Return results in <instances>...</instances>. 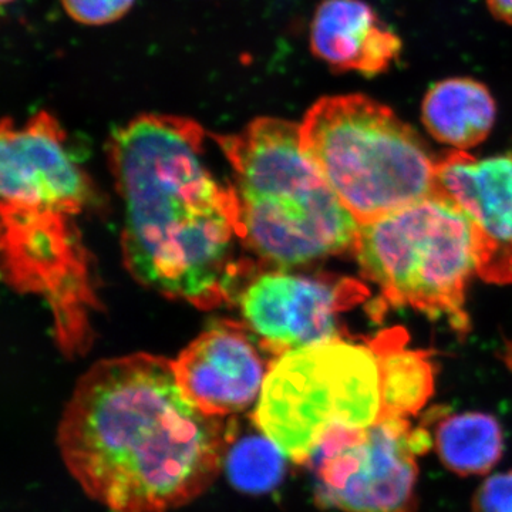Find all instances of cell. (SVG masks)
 <instances>
[{
  "mask_svg": "<svg viewBox=\"0 0 512 512\" xmlns=\"http://www.w3.org/2000/svg\"><path fill=\"white\" fill-rule=\"evenodd\" d=\"M229 419L188 399L164 357L101 360L84 373L57 433L84 493L113 512H167L204 494L224 466Z\"/></svg>",
  "mask_w": 512,
  "mask_h": 512,
  "instance_id": "obj_1",
  "label": "cell"
},
{
  "mask_svg": "<svg viewBox=\"0 0 512 512\" xmlns=\"http://www.w3.org/2000/svg\"><path fill=\"white\" fill-rule=\"evenodd\" d=\"M197 121L141 114L111 134L107 153L124 208L128 272L163 296L214 309L258 274L242 238L237 195L205 161Z\"/></svg>",
  "mask_w": 512,
  "mask_h": 512,
  "instance_id": "obj_2",
  "label": "cell"
},
{
  "mask_svg": "<svg viewBox=\"0 0 512 512\" xmlns=\"http://www.w3.org/2000/svg\"><path fill=\"white\" fill-rule=\"evenodd\" d=\"M0 175L3 278L45 303L64 355H84L101 309L80 227L89 181L55 116L40 111L20 127L3 120Z\"/></svg>",
  "mask_w": 512,
  "mask_h": 512,
  "instance_id": "obj_3",
  "label": "cell"
},
{
  "mask_svg": "<svg viewBox=\"0 0 512 512\" xmlns=\"http://www.w3.org/2000/svg\"><path fill=\"white\" fill-rule=\"evenodd\" d=\"M210 136L231 167L244 245L262 269L353 251L360 225L303 150L301 123L259 117Z\"/></svg>",
  "mask_w": 512,
  "mask_h": 512,
  "instance_id": "obj_4",
  "label": "cell"
},
{
  "mask_svg": "<svg viewBox=\"0 0 512 512\" xmlns=\"http://www.w3.org/2000/svg\"><path fill=\"white\" fill-rule=\"evenodd\" d=\"M301 141L359 225L440 195L439 158L412 126L365 94L316 101L303 117Z\"/></svg>",
  "mask_w": 512,
  "mask_h": 512,
  "instance_id": "obj_5",
  "label": "cell"
},
{
  "mask_svg": "<svg viewBox=\"0 0 512 512\" xmlns=\"http://www.w3.org/2000/svg\"><path fill=\"white\" fill-rule=\"evenodd\" d=\"M353 255L382 293L383 309L409 306L470 328L464 303L477 272L473 225L444 195L427 198L372 224L360 225Z\"/></svg>",
  "mask_w": 512,
  "mask_h": 512,
  "instance_id": "obj_6",
  "label": "cell"
},
{
  "mask_svg": "<svg viewBox=\"0 0 512 512\" xmlns=\"http://www.w3.org/2000/svg\"><path fill=\"white\" fill-rule=\"evenodd\" d=\"M380 416L375 350L338 338L278 357L252 419L293 463L305 466L330 427L367 429Z\"/></svg>",
  "mask_w": 512,
  "mask_h": 512,
  "instance_id": "obj_7",
  "label": "cell"
},
{
  "mask_svg": "<svg viewBox=\"0 0 512 512\" xmlns=\"http://www.w3.org/2000/svg\"><path fill=\"white\" fill-rule=\"evenodd\" d=\"M421 433L402 417H380L367 429L330 427L305 464L316 501L342 512H417L416 457L429 451Z\"/></svg>",
  "mask_w": 512,
  "mask_h": 512,
  "instance_id": "obj_8",
  "label": "cell"
},
{
  "mask_svg": "<svg viewBox=\"0 0 512 512\" xmlns=\"http://www.w3.org/2000/svg\"><path fill=\"white\" fill-rule=\"evenodd\" d=\"M365 286L329 274L262 269L238 296L245 325L275 359L292 350L343 338V312L365 301Z\"/></svg>",
  "mask_w": 512,
  "mask_h": 512,
  "instance_id": "obj_9",
  "label": "cell"
},
{
  "mask_svg": "<svg viewBox=\"0 0 512 512\" xmlns=\"http://www.w3.org/2000/svg\"><path fill=\"white\" fill-rule=\"evenodd\" d=\"M268 356L245 323L220 322L173 363L188 399L210 416L229 419L258 403L275 362Z\"/></svg>",
  "mask_w": 512,
  "mask_h": 512,
  "instance_id": "obj_10",
  "label": "cell"
},
{
  "mask_svg": "<svg viewBox=\"0 0 512 512\" xmlns=\"http://www.w3.org/2000/svg\"><path fill=\"white\" fill-rule=\"evenodd\" d=\"M437 183L473 225L477 274L512 284V153L477 158L448 151L437 161Z\"/></svg>",
  "mask_w": 512,
  "mask_h": 512,
  "instance_id": "obj_11",
  "label": "cell"
},
{
  "mask_svg": "<svg viewBox=\"0 0 512 512\" xmlns=\"http://www.w3.org/2000/svg\"><path fill=\"white\" fill-rule=\"evenodd\" d=\"M313 55L333 72L375 77L402 53L400 37L363 0H323L309 29Z\"/></svg>",
  "mask_w": 512,
  "mask_h": 512,
  "instance_id": "obj_12",
  "label": "cell"
},
{
  "mask_svg": "<svg viewBox=\"0 0 512 512\" xmlns=\"http://www.w3.org/2000/svg\"><path fill=\"white\" fill-rule=\"evenodd\" d=\"M497 106L490 89L471 77L440 80L421 103V123L434 140L466 151L490 136Z\"/></svg>",
  "mask_w": 512,
  "mask_h": 512,
  "instance_id": "obj_13",
  "label": "cell"
},
{
  "mask_svg": "<svg viewBox=\"0 0 512 512\" xmlns=\"http://www.w3.org/2000/svg\"><path fill=\"white\" fill-rule=\"evenodd\" d=\"M379 360L382 416L409 417L426 406L434 393V365L427 353L407 348L404 330L380 333L370 342Z\"/></svg>",
  "mask_w": 512,
  "mask_h": 512,
  "instance_id": "obj_14",
  "label": "cell"
},
{
  "mask_svg": "<svg viewBox=\"0 0 512 512\" xmlns=\"http://www.w3.org/2000/svg\"><path fill=\"white\" fill-rule=\"evenodd\" d=\"M434 427L433 444L444 467L460 477L490 473L504 454L500 421L481 412L443 416Z\"/></svg>",
  "mask_w": 512,
  "mask_h": 512,
  "instance_id": "obj_15",
  "label": "cell"
},
{
  "mask_svg": "<svg viewBox=\"0 0 512 512\" xmlns=\"http://www.w3.org/2000/svg\"><path fill=\"white\" fill-rule=\"evenodd\" d=\"M286 454L274 440L256 426H242L237 417H229V440L224 467L229 483L248 494H264L282 483Z\"/></svg>",
  "mask_w": 512,
  "mask_h": 512,
  "instance_id": "obj_16",
  "label": "cell"
},
{
  "mask_svg": "<svg viewBox=\"0 0 512 512\" xmlns=\"http://www.w3.org/2000/svg\"><path fill=\"white\" fill-rule=\"evenodd\" d=\"M136 0H62L64 10L74 22L103 26L127 15Z\"/></svg>",
  "mask_w": 512,
  "mask_h": 512,
  "instance_id": "obj_17",
  "label": "cell"
},
{
  "mask_svg": "<svg viewBox=\"0 0 512 512\" xmlns=\"http://www.w3.org/2000/svg\"><path fill=\"white\" fill-rule=\"evenodd\" d=\"M473 512H512V470L484 480L471 500Z\"/></svg>",
  "mask_w": 512,
  "mask_h": 512,
  "instance_id": "obj_18",
  "label": "cell"
},
{
  "mask_svg": "<svg viewBox=\"0 0 512 512\" xmlns=\"http://www.w3.org/2000/svg\"><path fill=\"white\" fill-rule=\"evenodd\" d=\"M488 10L498 22L512 25V0H485Z\"/></svg>",
  "mask_w": 512,
  "mask_h": 512,
  "instance_id": "obj_19",
  "label": "cell"
},
{
  "mask_svg": "<svg viewBox=\"0 0 512 512\" xmlns=\"http://www.w3.org/2000/svg\"><path fill=\"white\" fill-rule=\"evenodd\" d=\"M15 2V0H2L3 5H8V3Z\"/></svg>",
  "mask_w": 512,
  "mask_h": 512,
  "instance_id": "obj_20",
  "label": "cell"
}]
</instances>
